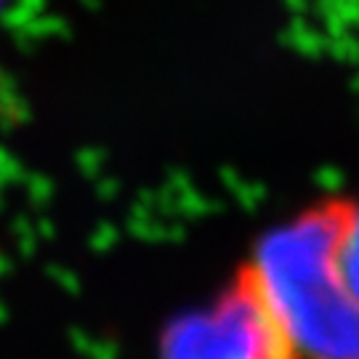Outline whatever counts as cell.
<instances>
[{
  "mask_svg": "<svg viewBox=\"0 0 359 359\" xmlns=\"http://www.w3.org/2000/svg\"><path fill=\"white\" fill-rule=\"evenodd\" d=\"M341 271L346 280L351 295L359 304V203H354L351 216L346 221L344 243H341Z\"/></svg>",
  "mask_w": 359,
  "mask_h": 359,
  "instance_id": "obj_3",
  "label": "cell"
},
{
  "mask_svg": "<svg viewBox=\"0 0 359 359\" xmlns=\"http://www.w3.org/2000/svg\"><path fill=\"white\" fill-rule=\"evenodd\" d=\"M160 359H304L271 309L250 261L210 306L176 320Z\"/></svg>",
  "mask_w": 359,
  "mask_h": 359,
  "instance_id": "obj_2",
  "label": "cell"
},
{
  "mask_svg": "<svg viewBox=\"0 0 359 359\" xmlns=\"http://www.w3.org/2000/svg\"><path fill=\"white\" fill-rule=\"evenodd\" d=\"M354 200H325L269 231L250 266L304 359H359V304L341 271Z\"/></svg>",
  "mask_w": 359,
  "mask_h": 359,
  "instance_id": "obj_1",
  "label": "cell"
}]
</instances>
